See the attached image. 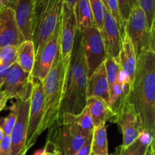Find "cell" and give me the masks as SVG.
Returning a JSON list of instances; mask_svg holds the SVG:
<instances>
[{"label":"cell","mask_w":155,"mask_h":155,"mask_svg":"<svg viewBox=\"0 0 155 155\" xmlns=\"http://www.w3.org/2000/svg\"><path fill=\"white\" fill-rule=\"evenodd\" d=\"M142 118L144 130L155 135V51H145L137 58L136 75L128 97Z\"/></svg>","instance_id":"6da1fadb"},{"label":"cell","mask_w":155,"mask_h":155,"mask_svg":"<svg viewBox=\"0 0 155 155\" xmlns=\"http://www.w3.org/2000/svg\"><path fill=\"white\" fill-rule=\"evenodd\" d=\"M65 70L58 51L49 72L42 81L44 114L39 129L40 135L49 129L59 117L64 95Z\"/></svg>","instance_id":"7a4b0ae2"},{"label":"cell","mask_w":155,"mask_h":155,"mask_svg":"<svg viewBox=\"0 0 155 155\" xmlns=\"http://www.w3.org/2000/svg\"><path fill=\"white\" fill-rule=\"evenodd\" d=\"M63 0H34L32 42L35 51L61 24Z\"/></svg>","instance_id":"3957f363"},{"label":"cell","mask_w":155,"mask_h":155,"mask_svg":"<svg viewBox=\"0 0 155 155\" xmlns=\"http://www.w3.org/2000/svg\"><path fill=\"white\" fill-rule=\"evenodd\" d=\"M47 141L61 155H74L83 146L88 135L74 123V115L64 114L49 129Z\"/></svg>","instance_id":"277c9868"},{"label":"cell","mask_w":155,"mask_h":155,"mask_svg":"<svg viewBox=\"0 0 155 155\" xmlns=\"http://www.w3.org/2000/svg\"><path fill=\"white\" fill-rule=\"evenodd\" d=\"M88 69L83 51L80 56L69 89L63 95L59 115L69 114L78 115L86 107Z\"/></svg>","instance_id":"5b68a950"},{"label":"cell","mask_w":155,"mask_h":155,"mask_svg":"<svg viewBox=\"0 0 155 155\" xmlns=\"http://www.w3.org/2000/svg\"><path fill=\"white\" fill-rule=\"evenodd\" d=\"M125 33L131 39L137 58L143 51H155V29L149 28L145 12L139 5L132 10L126 22Z\"/></svg>","instance_id":"8992f818"},{"label":"cell","mask_w":155,"mask_h":155,"mask_svg":"<svg viewBox=\"0 0 155 155\" xmlns=\"http://www.w3.org/2000/svg\"><path fill=\"white\" fill-rule=\"evenodd\" d=\"M31 93L29 107L28 125L26 136L27 151L34 145L38 137L40 136L39 129L44 114V100L42 82L31 79Z\"/></svg>","instance_id":"52a82bcc"},{"label":"cell","mask_w":155,"mask_h":155,"mask_svg":"<svg viewBox=\"0 0 155 155\" xmlns=\"http://www.w3.org/2000/svg\"><path fill=\"white\" fill-rule=\"evenodd\" d=\"M82 44L89 77L104 63L107 56L102 34L95 26L90 27L82 33Z\"/></svg>","instance_id":"ba28073f"},{"label":"cell","mask_w":155,"mask_h":155,"mask_svg":"<svg viewBox=\"0 0 155 155\" xmlns=\"http://www.w3.org/2000/svg\"><path fill=\"white\" fill-rule=\"evenodd\" d=\"M113 121L120 127L123 134L121 146L127 148L141 136L144 130L142 118L134 106L127 101L114 113Z\"/></svg>","instance_id":"9c48e42d"},{"label":"cell","mask_w":155,"mask_h":155,"mask_svg":"<svg viewBox=\"0 0 155 155\" xmlns=\"http://www.w3.org/2000/svg\"><path fill=\"white\" fill-rule=\"evenodd\" d=\"M59 43L60 26L35 51V61L30 74V79L43 81L49 72L54 58L58 52Z\"/></svg>","instance_id":"30bf717a"},{"label":"cell","mask_w":155,"mask_h":155,"mask_svg":"<svg viewBox=\"0 0 155 155\" xmlns=\"http://www.w3.org/2000/svg\"><path fill=\"white\" fill-rule=\"evenodd\" d=\"M77 30L74 10L63 3L61 16L59 51L64 67L65 74L69 64Z\"/></svg>","instance_id":"8fae6325"},{"label":"cell","mask_w":155,"mask_h":155,"mask_svg":"<svg viewBox=\"0 0 155 155\" xmlns=\"http://www.w3.org/2000/svg\"><path fill=\"white\" fill-rule=\"evenodd\" d=\"M30 74L24 72L15 62L12 65L0 91H2L8 99H23L31 92Z\"/></svg>","instance_id":"7c38bea8"},{"label":"cell","mask_w":155,"mask_h":155,"mask_svg":"<svg viewBox=\"0 0 155 155\" xmlns=\"http://www.w3.org/2000/svg\"><path fill=\"white\" fill-rule=\"evenodd\" d=\"M31 93V92H30ZM30 93L23 99L19 100L18 116L11 133L12 149L11 155H26V136L28 125L29 107Z\"/></svg>","instance_id":"4fadbf2b"},{"label":"cell","mask_w":155,"mask_h":155,"mask_svg":"<svg viewBox=\"0 0 155 155\" xmlns=\"http://www.w3.org/2000/svg\"><path fill=\"white\" fill-rule=\"evenodd\" d=\"M25 40L23 36L12 8L0 10V48L18 47Z\"/></svg>","instance_id":"5bb4252c"},{"label":"cell","mask_w":155,"mask_h":155,"mask_svg":"<svg viewBox=\"0 0 155 155\" xmlns=\"http://www.w3.org/2000/svg\"><path fill=\"white\" fill-rule=\"evenodd\" d=\"M101 34L107 56L114 58L119 62L120 52L122 48V37L117 24L108 10L105 11Z\"/></svg>","instance_id":"9a60e30c"},{"label":"cell","mask_w":155,"mask_h":155,"mask_svg":"<svg viewBox=\"0 0 155 155\" xmlns=\"http://www.w3.org/2000/svg\"><path fill=\"white\" fill-rule=\"evenodd\" d=\"M34 0H15L8 7L13 9L18 27L25 40H32Z\"/></svg>","instance_id":"2e32d148"},{"label":"cell","mask_w":155,"mask_h":155,"mask_svg":"<svg viewBox=\"0 0 155 155\" xmlns=\"http://www.w3.org/2000/svg\"><path fill=\"white\" fill-rule=\"evenodd\" d=\"M119 64L123 75L132 89L136 75L137 56L131 39L126 33L122 38V48L120 52Z\"/></svg>","instance_id":"e0dca14e"},{"label":"cell","mask_w":155,"mask_h":155,"mask_svg":"<svg viewBox=\"0 0 155 155\" xmlns=\"http://www.w3.org/2000/svg\"><path fill=\"white\" fill-rule=\"evenodd\" d=\"M86 95L87 98L98 97L102 98L109 104L110 92L104 63L88 77Z\"/></svg>","instance_id":"ac0fdd59"},{"label":"cell","mask_w":155,"mask_h":155,"mask_svg":"<svg viewBox=\"0 0 155 155\" xmlns=\"http://www.w3.org/2000/svg\"><path fill=\"white\" fill-rule=\"evenodd\" d=\"M86 107L92 117L94 127L105 124L107 120L113 119L114 113L109 104L102 98L98 97L87 98Z\"/></svg>","instance_id":"d6986e66"},{"label":"cell","mask_w":155,"mask_h":155,"mask_svg":"<svg viewBox=\"0 0 155 155\" xmlns=\"http://www.w3.org/2000/svg\"><path fill=\"white\" fill-rule=\"evenodd\" d=\"M73 10L77 30L80 33L95 26L89 0H77Z\"/></svg>","instance_id":"ffe728a7"},{"label":"cell","mask_w":155,"mask_h":155,"mask_svg":"<svg viewBox=\"0 0 155 155\" xmlns=\"http://www.w3.org/2000/svg\"><path fill=\"white\" fill-rule=\"evenodd\" d=\"M154 140V136L148 132L144 131L134 142L127 148L121 145L118 146L113 155H145L148 145Z\"/></svg>","instance_id":"44dd1931"},{"label":"cell","mask_w":155,"mask_h":155,"mask_svg":"<svg viewBox=\"0 0 155 155\" xmlns=\"http://www.w3.org/2000/svg\"><path fill=\"white\" fill-rule=\"evenodd\" d=\"M35 61V48L32 40H24L18 47L16 63L27 74H30Z\"/></svg>","instance_id":"7402d4cb"},{"label":"cell","mask_w":155,"mask_h":155,"mask_svg":"<svg viewBox=\"0 0 155 155\" xmlns=\"http://www.w3.org/2000/svg\"><path fill=\"white\" fill-rule=\"evenodd\" d=\"M91 153L95 155H108L107 134L105 124L94 127Z\"/></svg>","instance_id":"603a6c76"},{"label":"cell","mask_w":155,"mask_h":155,"mask_svg":"<svg viewBox=\"0 0 155 155\" xmlns=\"http://www.w3.org/2000/svg\"><path fill=\"white\" fill-rule=\"evenodd\" d=\"M74 121L76 125L88 136L93 132V123L87 107H85L78 115H74Z\"/></svg>","instance_id":"cb8c5ba5"},{"label":"cell","mask_w":155,"mask_h":155,"mask_svg":"<svg viewBox=\"0 0 155 155\" xmlns=\"http://www.w3.org/2000/svg\"><path fill=\"white\" fill-rule=\"evenodd\" d=\"M104 64L109 86V92H110V89H111L114 83L117 79L119 73L120 71V67L119 62L110 56H107Z\"/></svg>","instance_id":"d4e9b609"},{"label":"cell","mask_w":155,"mask_h":155,"mask_svg":"<svg viewBox=\"0 0 155 155\" xmlns=\"http://www.w3.org/2000/svg\"><path fill=\"white\" fill-rule=\"evenodd\" d=\"M18 104H19L18 101L12 104V106L10 107V113L8 115V117L3 119L2 123V124H0L5 135H8V136L11 135L12 129H13L14 125L15 124V121H16L17 116H18Z\"/></svg>","instance_id":"484cf974"},{"label":"cell","mask_w":155,"mask_h":155,"mask_svg":"<svg viewBox=\"0 0 155 155\" xmlns=\"http://www.w3.org/2000/svg\"><path fill=\"white\" fill-rule=\"evenodd\" d=\"M18 47L7 46L0 48V67L12 66L16 62Z\"/></svg>","instance_id":"4316f807"},{"label":"cell","mask_w":155,"mask_h":155,"mask_svg":"<svg viewBox=\"0 0 155 155\" xmlns=\"http://www.w3.org/2000/svg\"><path fill=\"white\" fill-rule=\"evenodd\" d=\"M119 10L120 16L122 22L125 26L126 22L131 13L132 10L136 6L139 5L138 0H117Z\"/></svg>","instance_id":"83f0119b"},{"label":"cell","mask_w":155,"mask_h":155,"mask_svg":"<svg viewBox=\"0 0 155 155\" xmlns=\"http://www.w3.org/2000/svg\"><path fill=\"white\" fill-rule=\"evenodd\" d=\"M139 6L145 12L148 27L151 30L155 29L154 0H138Z\"/></svg>","instance_id":"f1b7e54d"},{"label":"cell","mask_w":155,"mask_h":155,"mask_svg":"<svg viewBox=\"0 0 155 155\" xmlns=\"http://www.w3.org/2000/svg\"><path fill=\"white\" fill-rule=\"evenodd\" d=\"M12 142L11 136L5 135L2 141L0 142V155H11Z\"/></svg>","instance_id":"f546056e"},{"label":"cell","mask_w":155,"mask_h":155,"mask_svg":"<svg viewBox=\"0 0 155 155\" xmlns=\"http://www.w3.org/2000/svg\"><path fill=\"white\" fill-rule=\"evenodd\" d=\"M93 133V132H92ZM92 133L88 136L87 139L85 141L83 146L79 149L77 152H76L74 155H90L91 154V147H92Z\"/></svg>","instance_id":"4dcf8cb0"},{"label":"cell","mask_w":155,"mask_h":155,"mask_svg":"<svg viewBox=\"0 0 155 155\" xmlns=\"http://www.w3.org/2000/svg\"><path fill=\"white\" fill-rule=\"evenodd\" d=\"M12 66H1L0 67V89H1L3 83H4L5 80L6 78L8 73L9 70H10Z\"/></svg>","instance_id":"1f68e13d"},{"label":"cell","mask_w":155,"mask_h":155,"mask_svg":"<svg viewBox=\"0 0 155 155\" xmlns=\"http://www.w3.org/2000/svg\"><path fill=\"white\" fill-rule=\"evenodd\" d=\"M145 155H154V140L152 141L148 145Z\"/></svg>","instance_id":"d6a6232c"},{"label":"cell","mask_w":155,"mask_h":155,"mask_svg":"<svg viewBox=\"0 0 155 155\" xmlns=\"http://www.w3.org/2000/svg\"><path fill=\"white\" fill-rule=\"evenodd\" d=\"M76 1L77 0H63V3L71 8H74Z\"/></svg>","instance_id":"836d02e7"},{"label":"cell","mask_w":155,"mask_h":155,"mask_svg":"<svg viewBox=\"0 0 155 155\" xmlns=\"http://www.w3.org/2000/svg\"><path fill=\"white\" fill-rule=\"evenodd\" d=\"M12 0H0V10L8 7Z\"/></svg>","instance_id":"e575fe53"},{"label":"cell","mask_w":155,"mask_h":155,"mask_svg":"<svg viewBox=\"0 0 155 155\" xmlns=\"http://www.w3.org/2000/svg\"><path fill=\"white\" fill-rule=\"evenodd\" d=\"M8 98L6 95H5L4 92L2 91H0V103L3 102V101H8Z\"/></svg>","instance_id":"d590c367"},{"label":"cell","mask_w":155,"mask_h":155,"mask_svg":"<svg viewBox=\"0 0 155 155\" xmlns=\"http://www.w3.org/2000/svg\"><path fill=\"white\" fill-rule=\"evenodd\" d=\"M4 136H5V133L4 132H3L2 128L1 126H0V142L2 141L3 138H4Z\"/></svg>","instance_id":"8d00e7d4"},{"label":"cell","mask_w":155,"mask_h":155,"mask_svg":"<svg viewBox=\"0 0 155 155\" xmlns=\"http://www.w3.org/2000/svg\"><path fill=\"white\" fill-rule=\"evenodd\" d=\"M6 103H7V101H3V102L0 103V112H1L2 110L5 108Z\"/></svg>","instance_id":"74e56055"},{"label":"cell","mask_w":155,"mask_h":155,"mask_svg":"<svg viewBox=\"0 0 155 155\" xmlns=\"http://www.w3.org/2000/svg\"><path fill=\"white\" fill-rule=\"evenodd\" d=\"M52 155H61V154L60 153H59L58 151L57 150L54 148V150H53V151H52Z\"/></svg>","instance_id":"f35d334b"},{"label":"cell","mask_w":155,"mask_h":155,"mask_svg":"<svg viewBox=\"0 0 155 155\" xmlns=\"http://www.w3.org/2000/svg\"><path fill=\"white\" fill-rule=\"evenodd\" d=\"M14 1H15V0H12V1H11V2H10V4H11V3H12V2H13ZM10 4H9V5H10Z\"/></svg>","instance_id":"ab89813d"},{"label":"cell","mask_w":155,"mask_h":155,"mask_svg":"<svg viewBox=\"0 0 155 155\" xmlns=\"http://www.w3.org/2000/svg\"><path fill=\"white\" fill-rule=\"evenodd\" d=\"M90 155H95V154H92V153H91Z\"/></svg>","instance_id":"60d3db41"}]
</instances>
